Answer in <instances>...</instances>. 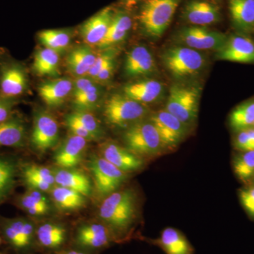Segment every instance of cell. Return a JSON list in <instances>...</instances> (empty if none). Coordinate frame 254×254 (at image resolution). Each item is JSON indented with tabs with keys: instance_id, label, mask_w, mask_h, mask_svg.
<instances>
[{
	"instance_id": "cell-46",
	"label": "cell",
	"mask_w": 254,
	"mask_h": 254,
	"mask_svg": "<svg viewBox=\"0 0 254 254\" xmlns=\"http://www.w3.org/2000/svg\"><path fill=\"white\" fill-rule=\"evenodd\" d=\"M48 254H93L91 253H88V252H83V251L77 250V249L72 248L70 247L68 249H64L58 252H50Z\"/></svg>"
},
{
	"instance_id": "cell-49",
	"label": "cell",
	"mask_w": 254,
	"mask_h": 254,
	"mask_svg": "<svg viewBox=\"0 0 254 254\" xmlns=\"http://www.w3.org/2000/svg\"><path fill=\"white\" fill-rule=\"evenodd\" d=\"M1 245V237L0 236V246Z\"/></svg>"
},
{
	"instance_id": "cell-40",
	"label": "cell",
	"mask_w": 254,
	"mask_h": 254,
	"mask_svg": "<svg viewBox=\"0 0 254 254\" xmlns=\"http://www.w3.org/2000/svg\"><path fill=\"white\" fill-rule=\"evenodd\" d=\"M22 176L23 181L26 184V185L31 190H41V191H48L53 190V185L42 180L39 177L35 176L31 173L25 172L22 170Z\"/></svg>"
},
{
	"instance_id": "cell-22",
	"label": "cell",
	"mask_w": 254,
	"mask_h": 254,
	"mask_svg": "<svg viewBox=\"0 0 254 254\" xmlns=\"http://www.w3.org/2000/svg\"><path fill=\"white\" fill-rule=\"evenodd\" d=\"M55 183L58 186L70 189L79 192L86 197L93 192V186L86 174L73 168H55L53 170Z\"/></svg>"
},
{
	"instance_id": "cell-36",
	"label": "cell",
	"mask_w": 254,
	"mask_h": 254,
	"mask_svg": "<svg viewBox=\"0 0 254 254\" xmlns=\"http://www.w3.org/2000/svg\"><path fill=\"white\" fill-rule=\"evenodd\" d=\"M234 170L242 181L250 180L254 175V150L245 152L234 161Z\"/></svg>"
},
{
	"instance_id": "cell-26",
	"label": "cell",
	"mask_w": 254,
	"mask_h": 254,
	"mask_svg": "<svg viewBox=\"0 0 254 254\" xmlns=\"http://www.w3.org/2000/svg\"><path fill=\"white\" fill-rule=\"evenodd\" d=\"M232 23L243 33L254 31V0H229Z\"/></svg>"
},
{
	"instance_id": "cell-37",
	"label": "cell",
	"mask_w": 254,
	"mask_h": 254,
	"mask_svg": "<svg viewBox=\"0 0 254 254\" xmlns=\"http://www.w3.org/2000/svg\"><path fill=\"white\" fill-rule=\"evenodd\" d=\"M71 115L94 136L95 140L99 139L103 136V132L99 122L92 114L88 112L76 111L71 113Z\"/></svg>"
},
{
	"instance_id": "cell-23",
	"label": "cell",
	"mask_w": 254,
	"mask_h": 254,
	"mask_svg": "<svg viewBox=\"0 0 254 254\" xmlns=\"http://www.w3.org/2000/svg\"><path fill=\"white\" fill-rule=\"evenodd\" d=\"M150 243L158 246L166 254H193V248L187 237L180 230L167 227L160 236L150 240Z\"/></svg>"
},
{
	"instance_id": "cell-2",
	"label": "cell",
	"mask_w": 254,
	"mask_h": 254,
	"mask_svg": "<svg viewBox=\"0 0 254 254\" xmlns=\"http://www.w3.org/2000/svg\"><path fill=\"white\" fill-rule=\"evenodd\" d=\"M123 140L127 149L140 158L156 156L165 148L150 120H141L127 127L123 133Z\"/></svg>"
},
{
	"instance_id": "cell-15",
	"label": "cell",
	"mask_w": 254,
	"mask_h": 254,
	"mask_svg": "<svg viewBox=\"0 0 254 254\" xmlns=\"http://www.w3.org/2000/svg\"><path fill=\"white\" fill-rule=\"evenodd\" d=\"M217 59L237 63H254V42L248 37L233 36L217 51Z\"/></svg>"
},
{
	"instance_id": "cell-18",
	"label": "cell",
	"mask_w": 254,
	"mask_h": 254,
	"mask_svg": "<svg viewBox=\"0 0 254 254\" xmlns=\"http://www.w3.org/2000/svg\"><path fill=\"white\" fill-rule=\"evenodd\" d=\"M102 154L103 158L127 174L140 170L144 164L141 158L115 143L103 145Z\"/></svg>"
},
{
	"instance_id": "cell-38",
	"label": "cell",
	"mask_w": 254,
	"mask_h": 254,
	"mask_svg": "<svg viewBox=\"0 0 254 254\" xmlns=\"http://www.w3.org/2000/svg\"><path fill=\"white\" fill-rule=\"evenodd\" d=\"M115 57L116 53L114 50H105L99 55H97L96 60L86 76L94 79L95 76L110 61L115 59Z\"/></svg>"
},
{
	"instance_id": "cell-7",
	"label": "cell",
	"mask_w": 254,
	"mask_h": 254,
	"mask_svg": "<svg viewBox=\"0 0 254 254\" xmlns=\"http://www.w3.org/2000/svg\"><path fill=\"white\" fill-rule=\"evenodd\" d=\"M199 90L194 87L173 85L170 90L165 109L188 126L197 118Z\"/></svg>"
},
{
	"instance_id": "cell-8",
	"label": "cell",
	"mask_w": 254,
	"mask_h": 254,
	"mask_svg": "<svg viewBox=\"0 0 254 254\" xmlns=\"http://www.w3.org/2000/svg\"><path fill=\"white\" fill-rule=\"evenodd\" d=\"M116 243L113 234L103 222H86L78 225L71 238V247L95 254Z\"/></svg>"
},
{
	"instance_id": "cell-1",
	"label": "cell",
	"mask_w": 254,
	"mask_h": 254,
	"mask_svg": "<svg viewBox=\"0 0 254 254\" xmlns=\"http://www.w3.org/2000/svg\"><path fill=\"white\" fill-rule=\"evenodd\" d=\"M136 197L131 190H117L105 198L98 215L116 243L129 240L136 220Z\"/></svg>"
},
{
	"instance_id": "cell-3",
	"label": "cell",
	"mask_w": 254,
	"mask_h": 254,
	"mask_svg": "<svg viewBox=\"0 0 254 254\" xmlns=\"http://www.w3.org/2000/svg\"><path fill=\"white\" fill-rule=\"evenodd\" d=\"M180 0H146L142 6L139 21L152 38H160L170 26Z\"/></svg>"
},
{
	"instance_id": "cell-21",
	"label": "cell",
	"mask_w": 254,
	"mask_h": 254,
	"mask_svg": "<svg viewBox=\"0 0 254 254\" xmlns=\"http://www.w3.org/2000/svg\"><path fill=\"white\" fill-rule=\"evenodd\" d=\"M27 138V128L24 120L13 115L6 121L0 124V147L22 148Z\"/></svg>"
},
{
	"instance_id": "cell-33",
	"label": "cell",
	"mask_w": 254,
	"mask_h": 254,
	"mask_svg": "<svg viewBox=\"0 0 254 254\" xmlns=\"http://www.w3.org/2000/svg\"><path fill=\"white\" fill-rule=\"evenodd\" d=\"M38 39L45 48L60 53L69 46L71 37L63 30L50 29L40 32Z\"/></svg>"
},
{
	"instance_id": "cell-20",
	"label": "cell",
	"mask_w": 254,
	"mask_h": 254,
	"mask_svg": "<svg viewBox=\"0 0 254 254\" xmlns=\"http://www.w3.org/2000/svg\"><path fill=\"white\" fill-rule=\"evenodd\" d=\"M124 68L130 77L147 76L155 69V60L148 48L135 47L127 55Z\"/></svg>"
},
{
	"instance_id": "cell-47",
	"label": "cell",
	"mask_w": 254,
	"mask_h": 254,
	"mask_svg": "<svg viewBox=\"0 0 254 254\" xmlns=\"http://www.w3.org/2000/svg\"><path fill=\"white\" fill-rule=\"evenodd\" d=\"M248 132L249 136H250L251 140H252V143L254 145V128H248L247 129Z\"/></svg>"
},
{
	"instance_id": "cell-28",
	"label": "cell",
	"mask_w": 254,
	"mask_h": 254,
	"mask_svg": "<svg viewBox=\"0 0 254 254\" xmlns=\"http://www.w3.org/2000/svg\"><path fill=\"white\" fill-rule=\"evenodd\" d=\"M131 26L132 21L128 14L123 12L114 14L108 33L97 46L105 49L124 41Z\"/></svg>"
},
{
	"instance_id": "cell-50",
	"label": "cell",
	"mask_w": 254,
	"mask_h": 254,
	"mask_svg": "<svg viewBox=\"0 0 254 254\" xmlns=\"http://www.w3.org/2000/svg\"><path fill=\"white\" fill-rule=\"evenodd\" d=\"M253 126L254 127V125H253Z\"/></svg>"
},
{
	"instance_id": "cell-27",
	"label": "cell",
	"mask_w": 254,
	"mask_h": 254,
	"mask_svg": "<svg viewBox=\"0 0 254 254\" xmlns=\"http://www.w3.org/2000/svg\"><path fill=\"white\" fill-rule=\"evenodd\" d=\"M96 58L97 55L89 46L77 47L70 52L66 58L68 71L77 77L86 76Z\"/></svg>"
},
{
	"instance_id": "cell-32",
	"label": "cell",
	"mask_w": 254,
	"mask_h": 254,
	"mask_svg": "<svg viewBox=\"0 0 254 254\" xmlns=\"http://www.w3.org/2000/svg\"><path fill=\"white\" fill-rule=\"evenodd\" d=\"M17 172L18 165L14 159L0 155V204L14 188Z\"/></svg>"
},
{
	"instance_id": "cell-31",
	"label": "cell",
	"mask_w": 254,
	"mask_h": 254,
	"mask_svg": "<svg viewBox=\"0 0 254 254\" xmlns=\"http://www.w3.org/2000/svg\"><path fill=\"white\" fill-rule=\"evenodd\" d=\"M18 204L26 213L34 217L45 215L50 209L49 200L44 192L31 189L20 195Z\"/></svg>"
},
{
	"instance_id": "cell-6",
	"label": "cell",
	"mask_w": 254,
	"mask_h": 254,
	"mask_svg": "<svg viewBox=\"0 0 254 254\" xmlns=\"http://www.w3.org/2000/svg\"><path fill=\"white\" fill-rule=\"evenodd\" d=\"M28 88V72L24 65L4 53L0 55V95L17 100Z\"/></svg>"
},
{
	"instance_id": "cell-29",
	"label": "cell",
	"mask_w": 254,
	"mask_h": 254,
	"mask_svg": "<svg viewBox=\"0 0 254 254\" xmlns=\"http://www.w3.org/2000/svg\"><path fill=\"white\" fill-rule=\"evenodd\" d=\"M52 199L60 210L63 212H72L84 207L86 197L79 192L57 186L51 190Z\"/></svg>"
},
{
	"instance_id": "cell-17",
	"label": "cell",
	"mask_w": 254,
	"mask_h": 254,
	"mask_svg": "<svg viewBox=\"0 0 254 254\" xmlns=\"http://www.w3.org/2000/svg\"><path fill=\"white\" fill-rule=\"evenodd\" d=\"M113 16V9L108 6L85 21L81 27V35L85 43L98 46L108 33Z\"/></svg>"
},
{
	"instance_id": "cell-13",
	"label": "cell",
	"mask_w": 254,
	"mask_h": 254,
	"mask_svg": "<svg viewBox=\"0 0 254 254\" xmlns=\"http://www.w3.org/2000/svg\"><path fill=\"white\" fill-rule=\"evenodd\" d=\"M165 148H175L187 135V126L166 110L153 114L149 119Z\"/></svg>"
},
{
	"instance_id": "cell-34",
	"label": "cell",
	"mask_w": 254,
	"mask_h": 254,
	"mask_svg": "<svg viewBox=\"0 0 254 254\" xmlns=\"http://www.w3.org/2000/svg\"><path fill=\"white\" fill-rule=\"evenodd\" d=\"M254 123V102H247L235 108L230 117V124L237 131L248 129Z\"/></svg>"
},
{
	"instance_id": "cell-45",
	"label": "cell",
	"mask_w": 254,
	"mask_h": 254,
	"mask_svg": "<svg viewBox=\"0 0 254 254\" xmlns=\"http://www.w3.org/2000/svg\"><path fill=\"white\" fill-rule=\"evenodd\" d=\"M115 67V59L110 61L106 66H105L100 73L95 76V81L99 82V83H103V82L108 81L110 79L111 76H113L114 70Z\"/></svg>"
},
{
	"instance_id": "cell-5",
	"label": "cell",
	"mask_w": 254,
	"mask_h": 254,
	"mask_svg": "<svg viewBox=\"0 0 254 254\" xmlns=\"http://www.w3.org/2000/svg\"><path fill=\"white\" fill-rule=\"evenodd\" d=\"M147 114L144 105L124 94L112 95L105 102L104 115L113 126L127 128L143 120Z\"/></svg>"
},
{
	"instance_id": "cell-24",
	"label": "cell",
	"mask_w": 254,
	"mask_h": 254,
	"mask_svg": "<svg viewBox=\"0 0 254 254\" xmlns=\"http://www.w3.org/2000/svg\"><path fill=\"white\" fill-rule=\"evenodd\" d=\"M163 84L155 80H143L127 84L123 88V94L141 103H152L161 96Z\"/></svg>"
},
{
	"instance_id": "cell-4",
	"label": "cell",
	"mask_w": 254,
	"mask_h": 254,
	"mask_svg": "<svg viewBox=\"0 0 254 254\" xmlns=\"http://www.w3.org/2000/svg\"><path fill=\"white\" fill-rule=\"evenodd\" d=\"M162 60L167 69L177 78L198 74L206 64L204 55L187 46L168 48L162 55Z\"/></svg>"
},
{
	"instance_id": "cell-35",
	"label": "cell",
	"mask_w": 254,
	"mask_h": 254,
	"mask_svg": "<svg viewBox=\"0 0 254 254\" xmlns=\"http://www.w3.org/2000/svg\"><path fill=\"white\" fill-rule=\"evenodd\" d=\"M101 89L96 83L86 88L76 96L73 97V104L76 111L88 112L93 110L98 104Z\"/></svg>"
},
{
	"instance_id": "cell-41",
	"label": "cell",
	"mask_w": 254,
	"mask_h": 254,
	"mask_svg": "<svg viewBox=\"0 0 254 254\" xmlns=\"http://www.w3.org/2000/svg\"><path fill=\"white\" fill-rule=\"evenodd\" d=\"M23 171L31 173L35 176L39 177L45 180L50 185H54L55 184V176L53 171L50 170L46 167L39 166V165H29L23 167Z\"/></svg>"
},
{
	"instance_id": "cell-11",
	"label": "cell",
	"mask_w": 254,
	"mask_h": 254,
	"mask_svg": "<svg viewBox=\"0 0 254 254\" xmlns=\"http://www.w3.org/2000/svg\"><path fill=\"white\" fill-rule=\"evenodd\" d=\"M36 230L35 224L26 218L5 220L1 225L5 240L19 252H27L36 245Z\"/></svg>"
},
{
	"instance_id": "cell-48",
	"label": "cell",
	"mask_w": 254,
	"mask_h": 254,
	"mask_svg": "<svg viewBox=\"0 0 254 254\" xmlns=\"http://www.w3.org/2000/svg\"><path fill=\"white\" fill-rule=\"evenodd\" d=\"M125 2H126L127 4H133V3L136 2L138 0H123Z\"/></svg>"
},
{
	"instance_id": "cell-14",
	"label": "cell",
	"mask_w": 254,
	"mask_h": 254,
	"mask_svg": "<svg viewBox=\"0 0 254 254\" xmlns=\"http://www.w3.org/2000/svg\"><path fill=\"white\" fill-rule=\"evenodd\" d=\"M68 239V228L63 224L48 222L36 226V245L49 253L64 250Z\"/></svg>"
},
{
	"instance_id": "cell-12",
	"label": "cell",
	"mask_w": 254,
	"mask_h": 254,
	"mask_svg": "<svg viewBox=\"0 0 254 254\" xmlns=\"http://www.w3.org/2000/svg\"><path fill=\"white\" fill-rule=\"evenodd\" d=\"M178 39L192 49L218 51L226 43L227 37L221 32L213 31L205 26H193L182 30Z\"/></svg>"
},
{
	"instance_id": "cell-43",
	"label": "cell",
	"mask_w": 254,
	"mask_h": 254,
	"mask_svg": "<svg viewBox=\"0 0 254 254\" xmlns=\"http://www.w3.org/2000/svg\"><path fill=\"white\" fill-rule=\"evenodd\" d=\"M240 196L244 208L249 214L254 217V188L242 190Z\"/></svg>"
},
{
	"instance_id": "cell-44",
	"label": "cell",
	"mask_w": 254,
	"mask_h": 254,
	"mask_svg": "<svg viewBox=\"0 0 254 254\" xmlns=\"http://www.w3.org/2000/svg\"><path fill=\"white\" fill-rule=\"evenodd\" d=\"M235 146L243 152L254 150V145L247 129L240 131L235 140Z\"/></svg>"
},
{
	"instance_id": "cell-19",
	"label": "cell",
	"mask_w": 254,
	"mask_h": 254,
	"mask_svg": "<svg viewBox=\"0 0 254 254\" xmlns=\"http://www.w3.org/2000/svg\"><path fill=\"white\" fill-rule=\"evenodd\" d=\"M184 16L193 26H205L219 22L221 14L216 5L201 0H193L185 6Z\"/></svg>"
},
{
	"instance_id": "cell-25",
	"label": "cell",
	"mask_w": 254,
	"mask_h": 254,
	"mask_svg": "<svg viewBox=\"0 0 254 254\" xmlns=\"http://www.w3.org/2000/svg\"><path fill=\"white\" fill-rule=\"evenodd\" d=\"M73 82L67 78L44 82L38 87V93L43 101L50 107L63 104L72 93Z\"/></svg>"
},
{
	"instance_id": "cell-30",
	"label": "cell",
	"mask_w": 254,
	"mask_h": 254,
	"mask_svg": "<svg viewBox=\"0 0 254 254\" xmlns=\"http://www.w3.org/2000/svg\"><path fill=\"white\" fill-rule=\"evenodd\" d=\"M59 66V53L45 48L36 52L32 68L39 76L55 77L60 75Z\"/></svg>"
},
{
	"instance_id": "cell-16",
	"label": "cell",
	"mask_w": 254,
	"mask_h": 254,
	"mask_svg": "<svg viewBox=\"0 0 254 254\" xmlns=\"http://www.w3.org/2000/svg\"><path fill=\"white\" fill-rule=\"evenodd\" d=\"M87 141L81 137L71 135L63 142L55 152L53 160L61 168H74L83 160L87 148Z\"/></svg>"
},
{
	"instance_id": "cell-42",
	"label": "cell",
	"mask_w": 254,
	"mask_h": 254,
	"mask_svg": "<svg viewBox=\"0 0 254 254\" xmlns=\"http://www.w3.org/2000/svg\"><path fill=\"white\" fill-rule=\"evenodd\" d=\"M16 104L17 100L0 95V124L9 120L14 115V108Z\"/></svg>"
},
{
	"instance_id": "cell-39",
	"label": "cell",
	"mask_w": 254,
	"mask_h": 254,
	"mask_svg": "<svg viewBox=\"0 0 254 254\" xmlns=\"http://www.w3.org/2000/svg\"><path fill=\"white\" fill-rule=\"evenodd\" d=\"M65 125L73 135L85 138L88 141H95L94 136L89 131H87L76 119L73 118L71 114L65 117Z\"/></svg>"
},
{
	"instance_id": "cell-9",
	"label": "cell",
	"mask_w": 254,
	"mask_h": 254,
	"mask_svg": "<svg viewBox=\"0 0 254 254\" xmlns=\"http://www.w3.org/2000/svg\"><path fill=\"white\" fill-rule=\"evenodd\" d=\"M88 168L93 175L97 193L104 198L118 190L127 179V173L103 157H92Z\"/></svg>"
},
{
	"instance_id": "cell-10",
	"label": "cell",
	"mask_w": 254,
	"mask_h": 254,
	"mask_svg": "<svg viewBox=\"0 0 254 254\" xmlns=\"http://www.w3.org/2000/svg\"><path fill=\"white\" fill-rule=\"evenodd\" d=\"M60 128L53 115L46 111L37 112L31 134L32 147L39 153H46L58 144Z\"/></svg>"
}]
</instances>
